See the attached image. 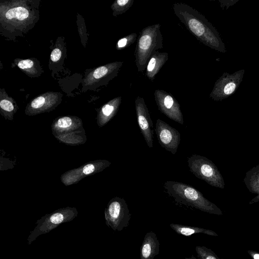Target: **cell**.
I'll return each mask as SVG.
<instances>
[{
  "instance_id": "obj_5",
  "label": "cell",
  "mask_w": 259,
  "mask_h": 259,
  "mask_svg": "<svg viewBox=\"0 0 259 259\" xmlns=\"http://www.w3.org/2000/svg\"><path fill=\"white\" fill-rule=\"evenodd\" d=\"M77 215V209L69 206L45 214L37 220L36 226L28 236L27 244L30 245L39 236L50 232L63 223L72 221Z\"/></svg>"
},
{
  "instance_id": "obj_15",
  "label": "cell",
  "mask_w": 259,
  "mask_h": 259,
  "mask_svg": "<svg viewBox=\"0 0 259 259\" xmlns=\"http://www.w3.org/2000/svg\"><path fill=\"white\" fill-rule=\"evenodd\" d=\"M168 59L167 53L155 52L147 64L145 73L147 77L151 81H153L156 75L168 60Z\"/></svg>"
},
{
  "instance_id": "obj_12",
  "label": "cell",
  "mask_w": 259,
  "mask_h": 259,
  "mask_svg": "<svg viewBox=\"0 0 259 259\" xmlns=\"http://www.w3.org/2000/svg\"><path fill=\"white\" fill-rule=\"evenodd\" d=\"M136 113L139 126L149 148L153 147V125L148 109L143 98L138 96L135 101Z\"/></svg>"
},
{
  "instance_id": "obj_19",
  "label": "cell",
  "mask_w": 259,
  "mask_h": 259,
  "mask_svg": "<svg viewBox=\"0 0 259 259\" xmlns=\"http://www.w3.org/2000/svg\"><path fill=\"white\" fill-rule=\"evenodd\" d=\"M134 0H117L111 6L113 15L117 16L125 13L133 6Z\"/></svg>"
},
{
  "instance_id": "obj_14",
  "label": "cell",
  "mask_w": 259,
  "mask_h": 259,
  "mask_svg": "<svg viewBox=\"0 0 259 259\" xmlns=\"http://www.w3.org/2000/svg\"><path fill=\"white\" fill-rule=\"evenodd\" d=\"M121 102L120 96L114 98L104 105L99 110L97 117L98 125H106L117 113Z\"/></svg>"
},
{
  "instance_id": "obj_4",
  "label": "cell",
  "mask_w": 259,
  "mask_h": 259,
  "mask_svg": "<svg viewBox=\"0 0 259 259\" xmlns=\"http://www.w3.org/2000/svg\"><path fill=\"white\" fill-rule=\"evenodd\" d=\"M51 130L57 140L68 145H79L87 141L82 120L76 116H65L55 119Z\"/></svg>"
},
{
  "instance_id": "obj_25",
  "label": "cell",
  "mask_w": 259,
  "mask_h": 259,
  "mask_svg": "<svg viewBox=\"0 0 259 259\" xmlns=\"http://www.w3.org/2000/svg\"><path fill=\"white\" fill-rule=\"evenodd\" d=\"M61 57V51L58 48L53 50L51 54V59L52 61H58Z\"/></svg>"
},
{
  "instance_id": "obj_17",
  "label": "cell",
  "mask_w": 259,
  "mask_h": 259,
  "mask_svg": "<svg viewBox=\"0 0 259 259\" xmlns=\"http://www.w3.org/2000/svg\"><path fill=\"white\" fill-rule=\"evenodd\" d=\"M243 181L249 192L257 194L249 202V204L259 201V164L246 173Z\"/></svg>"
},
{
  "instance_id": "obj_3",
  "label": "cell",
  "mask_w": 259,
  "mask_h": 259,
  "mask_svg": "<svg viewBox=\"0 0 259 259\" xmlns=\"http://www.w3.org/2000/svg\"><path fill=\"white\" fill-rule=\"evenodd\" d=\"M160 24H156L143 28L137 39L135 52V63L138 72H143L153 54L163 48V37Z\"/></svg>"
},
{
  "instance_id": "obj_10",
  "label": "cell",
  "mask_w": 259,
  "mask_h": 259,
  "mask_svg": "<svg viewBox=\"0 0 259 259\" xmlns=\"http://www.w3.org/2000/svg\"><path fill=\"white\" fill-rule=\"evenodd\" d=\"M154 94L159 110L169 119L183 125L184 119L180 105L175 97L162 90H155Z\"/></svg>"
},
{
  "instance_id": "obj_11",
  "label": "cell",
  "mask_w": 259,
  "mask_h": 259,
  "mask_svg": "<svg viewBox=\"0 0 259 259\" xmlns=\"http://www.w3.org/2000/svg\"><path fill=\"white\" fill-rule=\"evenodd\" d=\"M154 130L161 146L175 154L181 141L179 132L160 119H157Z\"/></svg>"
},
{
  "instance_id": "obj_1",
  "label": "cell",
  "mask_w": 259,
  "mask_h": 259,
  "mask_svg": "<svg viewBox=\"0 0 259 259\" xmlns=\"http://www.w3.org/2000/svg\"><path fill=\"white\" fill-rule=\"evenodd\" d=\"M172 8L179 20L199 41L218 52H226L218 31L203 15L182 3H174Z\"/></svg>"
},
{
  "instance_id": "obj_7",
  "label": "cell",
  "mask_w": 259,
  "mask_h": 259,
  "mask_svg": "<svg viewBox=\"0 0 259 259\" xmlns=\"http://www.w3.org/2000/svg\"><path fill=\"white\" fill-rule=\"evenodd\" d=\"M106 225L114 231H121L129 225L131 214L125 200L115 197L108 203L104 210Z\"/></svg>"
},
{
  "instance_id": "obj_2",
  "label": "cell",
  "mask_w": 259,
  "mask_h": 259,
  "mask_svg": "<svg viewBox=\"0 0 259 259\" xmlns=\"http://www.w3.org/2000/svg\"><path fill=\"white\" fill-rule=\"evenodd\" d=\"M164 188L169 195L172 197L177 203L190 206L209 213L223 214V212L219 207L205 198L200 191L190 185L181 182L167 181L164 183Z\"/></svg>"
},
{
  "instance_id": "obj_22",
  "label": "cell",
  "mask_w": 259,
  "mask_h": 259,
  "mask_svg": "<svg viewBox=\"0 0 259 259\" xmlns=\"http://www.w3.org/2000/svg\"><path fill=\"white\" fill-rule=\"evenodd\" d=\"M137 35L136 33L128 34L118 40L116 45L117 50L126 48L133 44L137 39Z\"/></svg>"
},
{
  "instance_id": "obj_6",
  "label": "cell",
  "mask_w": 259,
  "mask_h": 259,
  "mask_svg": "<svg viewBox=\"0 0 259 259\" xmlns=\"http://www.w3.org/2000/svg\"><path fill=\"white\" fill-rule=\"evenodd\" d=\"M191 172L197 178L206 182L211 186L224 189L225 182L218 167L210 160L197 154L187 158Z\"/></svg>"
},
{
  "instance_id": "obj_8",
  "label": "cell",
  "mask_w": 259,
  "mask_h": 259,
  "mask_svg": "<svg viewBox=\"0 0 259 259\" xmlns=\"http://www.w3.org/2000/svg\"><path fill=\"white\" fill-rule=\"evenodd\" d=\"M244 72L245 70L242 69L232 74L224 72L215 81L209 97L218 101L232 95L242 81Z\"/></svg>"
},
{
  "instance_id": "obj_24",
  "label": "cell",
  "mask_w": 259,
  "mask_h": 259,
  "mask_svg": "<svg viewBox=\"0 0 259 259\" xmlns=\"http://www.w3.org/2000/svg\"><path fill=\"white\" fill-rule=\"evenodd\" d=\"M33 65V62L28 59L20 61L18 64V66L22 69L30 68Z\"/></svg>"
},
{
  "instance_id": "obj_21",
  "label": "cell",
  "mask_w": 259,
  "mask_h": 259,
  "mask_svg": "<svg viewBox=\"0 0 259 259\" xmlns=\"http://www.w3.org/2000/svg\"><path fill=\"white\" fill-rule=\"evenodd\" d=\"M195 251L199 259H221L213 250L205 246H196Z\"/></svg>"
},
{
  "instance_id": "obj_27",
  "label": "cell",
  "mask_w": 259,
  "mask_h": 259,
  "mask_svg": "<svg viewBox=\"0 0 259 259\" xmlns=\"http://www.w3.org/2000/svg\"><path fill=\"white\" fill-rule=\"evenodd\" d=\"M184 259H197L194 255H192L190 257H185Z\"/></svg>"
},
{
  "instance_id": "obj_18",
  "label": "cell",
  "mask_w": 259,
  "mask_h": 259,
  "mask_svg": "<svg viewBox=\"0 0 259 259\" xmlns=\"http://www.w3.org/2000/svg\"><path fill=\"white\" fill-rule=\"evenodd\" d=\"M170 227L177 234L185 236H190L193 234H204L212 236H218L214 231L201 227L183 225L178 224L171 223Z\"/></svg>"
},
{
  "instance_id": "obj_23",
  "label": "cell",
  "mask_w": 259,
  "mask_h": 259,
  "mask_svg": "<svg viewBox=\"0 0 259 259\" xmlns=\"http://www.w3.org/2000/svg\"><path fill=\"white\" fill-rule=\"evenodd\" d=\"M0 107L2 111L8 113L6 119L13 120L15 108L12 103L8 100L3 99L1 101Z\"/></svg>"
},
{
  "instance_id": "obj_13",
  "label": "cell",
  "mask_w": 259,
  "mask_h": 259,
  "mask_svg": "<svg viewBox=\"0 0 259 259\" xmlns=\"http://www.w3.org/2000/svg\"><path fill=\"white\" fill-rule=\"evenodd\" d=\"M160 243L156 234L147 232L143 239L140 250V259H154L159 253Z\"/></svg>"
},
{
  "instance_id": "obj_16",
  "label": "cell",
  "mask_w": 259,
  "mask_h": 259,
  "mask_svg": "<svg viewBox=\"0 0 259 259\" xmlns=\"http://www.w3.org/2000/svg\"><path fill=\"white\" fill-rule=\"evenodd\" d=\"M55 104V101L49 100L44 96H39L34 99L30 103L26 108L25 113L31 116L49 111L53 108Z\"/></svg>"
},
{
  "instance_id": "obj_20",
  "label": "cell",
  "mask_w": 259,
  "mask_h": 259,
  "mask_svg": "<svg viewBox=\"0 0 259 259\" xmlns=\"http://www.w3.org/2000/svg\"><path fill=\"white\" fill-rule=\"evenodd\" d=\"M29 16V12L25 8L17 7L10 9L6 13V17L8 19H17L23 20Z\"/></svg>"
},
{
  "instance_id": "obj_26",
  "label": "cell",
  "mask_w": 259,
  "mask_h": 259,
  "mask_svg": "<svg viewBox=\"0 0 259 259\" xmlns=\"http://www.w3.org/2000/svg\"><path fill=\"white\" fill-rule=\"evenodd\" d=\"M247 253L253 259H259V252L249 250L247 251Z\"/></svg>"
},
{
  "instance_id": "obj_9",
  "label": "cell",
  "mask_w": 259,
  "mask_h": 259,
  "mask_svg": "<svg viewBox=\"0 0 259 259\" xmlns=\"http://www.w3.org/2000/svg\"><path fill=\"white\" fill-rule=\"evenodd\" d=\"M111 164L105 159L92 160L64 172L61 175V182L66 186L75 184L88 176L101 172Z\"/></svg>"
}]
</instances>
